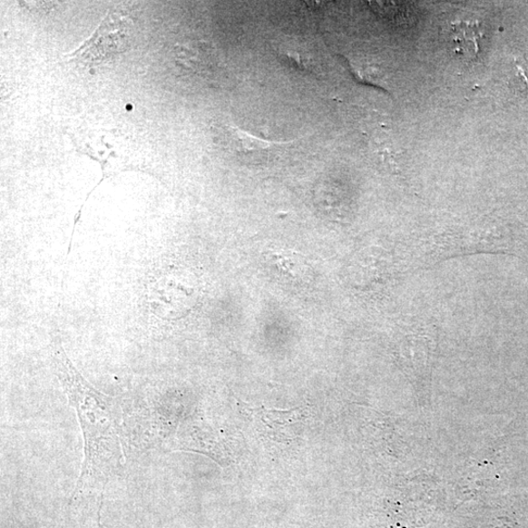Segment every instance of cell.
Masks as SVG:
<instances>
[{"label":"cell","instance_id":"cell-3","mask_svg":"<svg viewBox=\"0 0 528 528\" xmlns=\"http://www.w3.org/2000/svg\"><path fill=\"white\" fill-rule=\"evenodd\" d=\"M132 20L120 12H111L90 40L69 55L85 65L99 64L125 52L132 39Z\"/></svg>","mask_w":528,"mask_h":528},{"label":"cell","instance_id":"cell-8","mask_svg":"<svg viewBox=\"0 0 528 528\" xmlns=\"http://www.w3.org/2000/svg\"><path fill=\"white\" fill-rule=\"evenodd\" d=\"M100 508L94 517L87 523L86 528H106L100 523Z\"/></svg>","mask_w":528,"mask_h":528},{"label":"cell","instance_id":"cell-4","mask_svg":"<svg viewBox=\"0 0 528 528\" xmlns=\"http://www.w3.org/2000/svg\"><path fill=\"white\" fill-rule=\"evenodd\" d=\"M221 144L229 154L246 163H266L280 157L295 142H279L260 140L235 125H224Z\"/></svg>","mask_w":528,"mask_h":528},{"label":"cell","instance_id":"cell-5","mask_svg":"<svg viewBox=\"0 0 528 528\" xmlns=\"http://www.w3.org/2000/svg\"><path fill=\"white\" fill-rule=\"evenodd\" d=\"M274 266L288 279L298 282H308L312 268L308 259L292 249L276 250L270 255Z\"/></svg>","mask_w":528,"mask_h":528},{"label":"cell","instance_id":"cell-6","mask_svg":"<svg viewBox=\"0 0 528 528\" xmlns=\"http://www.w3.org/2000/svg\"><path fill=\"white\" fill-rule=\"evenodd\" d=\"M483 34L477 23L459 22L452 26V40L455 44V52L470 59L480 53V40Z\"/></svg>","mask_w":528,"mask_h":528},{"label":"cell","instance_id":"cell-2","mask_svg":"<svg viewBox=\"0 0 528 528\" xmlns=\"http://www.w3.org/2000/svg\"><path fill=\"white\" fill-rule=\"evenodd\" d=\"M512 239L496 228L450 230L429 239H423L416 248L417 266L432 264L458 256L481 253H509Z\"/></svg>","mask_w":528,"mask_h":528},{"label":"cell","instance_id":"cell-7","mask_svg":"<svg viewBox=\"0 0 528 528\" xmlns=\"http://www.w3.org/2000/svg\"><path fill=\"white\" fill-rule=\"evenodd\" d=\"M514 68L517 69L515 77L523 85L524 91H528V62L524 57L514 59Z\"/></svg>","mask_w":528,"mask_h":528},{"label":"cell","instance_id":"cell-1","mask_svg":"<svg viewBox=\"0 0 528 528\" xmlns=\"http://www.w3.org/2000/svg\"><path fill=\"white\" fill-rule=\"evenodd\" d=\"M56 375L77 411L84 439V461L75 494L105 484L122 467L121 411L114 398L97 391L75 369L60 345L54 350Z\"/></svg>","mask_w":528,"mask_h":528}]
</instances>
